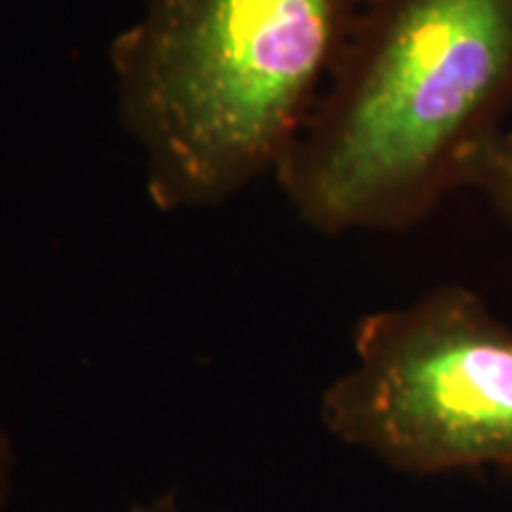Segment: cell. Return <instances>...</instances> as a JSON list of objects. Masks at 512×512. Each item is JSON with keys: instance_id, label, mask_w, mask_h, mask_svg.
Returning <instances> with one entry per match:
<instances>
[{"instance_id": "obj_5", "label": "cell", "mask_w": 512, "mask_h": 512, "mask_svg": "<svg viewBox=\"0 0 512 512\" xmlns=\"http://www.w3.org/2000/svg\"><path fill=\"white\" fill-rule=\"evenodd\" d=\"M10 472H12V451L10 439L0 425V512L8 510L10 498Z\"/></svg>"}, {"instance_id": "obj_4", "label": "cell", "mask_w": 512, "mask_h": 512, "mask_svg": "<svg viewBox=\"0 0 512 512\" xmlns=\"http://www.w3.org/2000/svg\"><path fill=\"white\" fill-rule=\"evenodd\" d=\"M465 188L484 195L512 228V128L498 133L475 157L467 171Z\"/></svg>"}, {"instance_id": "obj_6", "label": "cell", "mask_w": 512, "mask_h": 512, "mask_svg": "<svg viewBox=\"0 0 512 512\" xmlns=\"http://www.w3.org/2000/svg\"><path fill=\"white\" fill-rule=\"evenodd\" d=\"M131 512H181L176 501V494H162L152 501L140 503L136 508H131Z\"/></svg>"}, {"instance_id": "obj_1", "label": "cell", "mask_w": 512, "mask_h": 512, "mask_svg": "<svg viewBox=\"0 0 512 512\" xmlns=\"http://www.w3.org/2000/svg\"><path fill=\"white\" fill-rule=\"evenodd\" d=\"M510 114L512 0H366L273 181L320 235L401 233Z\"/></svg>"}, {"instance_id": "obj_2", "label": "cell", "mask_w": 512, "mask_h": 512, "mask_svg": "<svg viewBox=\"0 0 512 512\" xmlns=\"http://www.w3.org/2000/svg\"><path fill=\"white\" fill-rule=\"evenodd\" d=\"M366 0H143L110 46L124 131L164 214L273 178Z\"/></svg>"}, {"instance_id": "obj_3", "label": "cell", "mask_w": 512, "mask_h": 512, "mask_svg": "<svg viewBox=\"0 0 512 512\" xmlns=\"http://www.w3.org/2000/svg\"><path fill=\"white\" fill-rule=\"evenodd\" d=\"M320 422L406 475L512 467V328L463 285L368 313Z\"/></svg>"}]
</instances>
